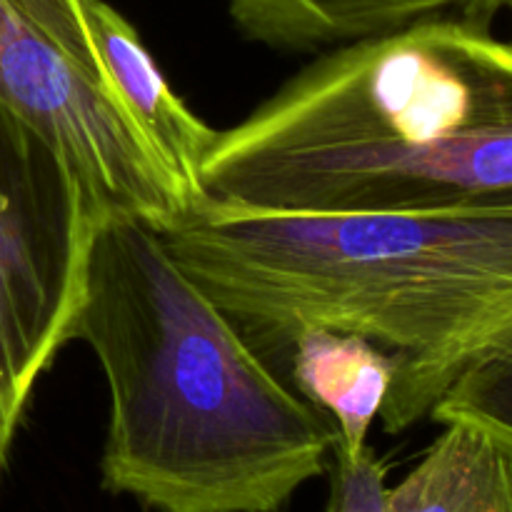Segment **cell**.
Instances as JSON below:
<instances>
[{"label":"cell","instance_id":"obj_8","mask_svg":"<svg viewBox=\"0 0 512 512\" xmlns=\"http://www.w3.org/2000/svg\"><path fill=\"white\" fill-rule=\"evenodd\" d=\"M290 380L335 430L338 453L358 455L368 448V433L380 418L395 378L393 355L363 335L305 325L290 333Z\"/></svg>","mask_w":512,"mask_h":512},{"label":"cell","instance_id":"obj_9","mask_svg":"<svg viewBox=\"0 0 512 512\" xmlns=\"http://www.w3.org/2000/svg\"><path fill=\"white\" fill-rule=\"evenodd\" d=\"M383 512H512V455L468 423H445Z\"/></svg>","mask_w":512,"mask_h":512},{"label":"cell","instance_id":"obj_4","mask_svg":"<svg viewBox=\"0 0 512 512\" xmlns=\"http://www.w3.org/2000/svg\"><path fill=\"white\" fill-rule=\"evenodd\" d=\"M0 103L58 150L98 205L160 233L193 205L115 98L85 0H0Z\"/></svg>","mask_w":512,"mask_h":512},{"label":"cell","instance_id":"obj_11","mask_svg":"<svg viewBox=\"0 0 512 512\" xmlns=\"http://www.w3.org/2000/svg\"><path fill=\"white\" fill-rule=\"evenodd\" d=\"M385 463L370 448L358 455L333 450V485L328 512H383Z\"/></svg>","mask_w":512,"mask_h":512},{"label":"cell","instance_id":"obj_5","mask_svg":"<svg viewBox=\"0 0 512 512\" xmlns=\"http://www.w3.org/2000/svg\"><path fill=\"white\" fill-rule=\"evenodd\" d=\"M100 205L0 103V478L40 375L70 343Z\"/></svg>","mask_w":512,"mask_h":512},{"label":"cell","instance_id":"obj_7","mask_svg":"<svg viewBox=\"0 0 512 512\" xmlns=\"http://www.w3.org/2000/svg\"><path fill=\"white\" fill-rule=\"evenodd\" d=\"M88 23L115 98L193 203L203 198L200 168L218 130L175 95L138 30L105 0H85Z\"/></svg>","mask_w":512,"mask_h":512},{"label":"cell","instance_id":"obj_6","mask_svg":"<svg viewBox=\"0 0 512 512\" xmlns=\"http://www.w3.org/2000/svg\"><path fill=\"white\" fill-rule=\"evenodd\" d=\"M508 0H228L245 38L275 50L325 53L428 20L493 30Z\"/></svg>","mask_w":512,"mask_h":512},{"label":"cell","instance_id":"obj_12","mask_svg":"<svg viewBox=\"0 0 512 512\" xmlns=\"http://www.w3.org/2000/svg\"><path fill=\"white\" fill-rule=\"evenodd\" d=\"M508 8H510V10H512V0H508Z\"/></svg>","mask_w":512,"mask_h":512},{"label":"cell","instance_id":"obj_1","mask_svg":"<svg viewBox=\"0 0 512 512\" xmlns=\"http://www.w3.org/2000/svg\"><path fill=\"white\" fill-rule=\"evenodd\" d=\"M70 340L108 385V493L148 512H283L328 470L330 420L125 210H95Z\"/></svg>","mask_w":512,"mask_h":512},{"label":"cell","instance_id":"obj_3","mask_svg":"<svg viewBox=\"0 0 512 512\" xmlns=\"http://www.w3.org/2000/svg\"><path fill=\"white\" fill-rule=\"evenodd\" d=\"M200 190L280 213L512 203V43L428 20L325 50L218 130Z\"/></svg>","mask_w":512,"mask_h":512},{"label":"cell","instance_id":"obj_2","mask_svg":"<svg viewBox=\"0 0 512 512\" xmlns=\"http://www.w3.org/2000/svg\"><path fill=\"white\" fill-rule=\"evenodd\" d=\"M160 235L245 335L285 345L323 325L393 355L390 435L512 345V203L280 213L200 198Z\"/></svg>","mask_w":512,"mask_h":512},{"label":"cell","instance_id":"obj_10","mask_svg":"<svg viewBox=\"0 0 512 512\" xmlns=\"http://www.w3.org/2000/svg\"><path fill=\"white\" fill-rule=\"evenodd\" d=\"M430 420L473 425L512 455V345L460 375L435 403Z\"/></svg>","mask_w":512,"mask_h":512}]
</instances>
